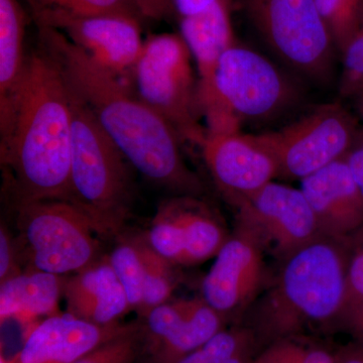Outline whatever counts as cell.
Masks as SVG:
<instances>
[{
  "mask_svg": "<svg viewBox=\"0 0 363 363\" xmlns=\"http://www.w3.org/2000/svg\"><path fill=\"white\" fill-rule=\"evenodd\" d=\"M16 240L28 269L77 274L100 259L99 234L81 208L60 200L16 205Z\"/></svg>",
  "mask_w": 363,
  "mask_h": 363,
  "instance_id": "6",
  "label": "cell"
},
{
  "mask_svg": "<svg viewBox=\"0 0 363 363\" xmlns=\"http://www.w3.org/2000/svg\"><path fill=\"white\" fill-rule=\"evenodd\" d=\"M143 18L154 21L168 20L176 14L173 0H133Z\"/></svg>",
  "mask_w": 363,
  "mask_h": 363,
  "instance_id": "33",
  "label": "cell"
},
{
  "mask_svg": "<svg viewBox=\"0 0 363 363\" xmlns=\"http://www.w3.org/2000/svg\"><path fill=\"white\" fill-rule=\"evenodd\" d=\"M341 241L321 235L285 257L278 281L260 305V335L272 343L341 316L350 259Z\"/></svg>",
  "mask_w": 363,
  "mask_h": 363,
  "instance_id": "3",
  "label": "cell"
},
{
  "mask_svg": "<svg viewBox=\"0 0 363 363\" xmlns=\"http://www.w3.org/2000/svg\"><path fill=\"white\" fill-rule=\"evenodd\" d=\"M359 130L357 118L335 102L320 105L294 123L259 135L276 160L279 177L301 182L343 159Z\"/></svg>",
  "mask_w": 363,
  "mask_h": 363,
  "instance_id": "9",
  "label": "cell"
},
{
  "mask_svg": "<svg viewBox=\"0 0 363 363\" xmlns=\"http://www.w3.org/2000/svg\"><path fill=\"white\" fill-rule=\"evenodd\" d=\"M223 318L203 298L169 300L142 318L143 354L176 363L221 331Z\"/></svg>",
  "mask_w": 363,
  "mask_h": 363,
  "instance_id": "11",
  "label": "cell"
},
{
  "mask_svg": "<svg viewBox=\"0 0 363 363\" xmlns=\"http://www.w3.org/2000/svg\"><path fill=\"white\" fill-rule=\"evenodd\" d=\"M183 229L185 266L202 264L217 255L229 236L223 227L193 197L174 198Z\"/></svg>",
  "mask_w": 363,
  "mask_h": 363,
  "instance_id": "21",
  "label": "cell"
},
{
  "mask_svg": "<svg viewBox=\"0 0 363 363\" xmlns=\"http://www.w3.org/2000/svg\"><path fill=\"white\" fill-rule=\"evenodd\" d=\"M255 336L247 329L221 330L201 350L208 363H253Z\"/></svg>",
  "mask_w": 363,
  "mask_h": 363,
  "instance_id": "27",
  "label": "cell"
},
{
  "mask_svg": "<svg viewBox=\"0 0 363 363\" xmlns=\"http://www.w3.org/2000/svg\"><path fill=\"white\" fill-rule=\"evenodd\" d=\"M180 35L187 44L198 73L200 111L206 121L219 113L214 77L222 55L235 44L231 0H216L201 13L179 18Z\"/></svg>",
  "mask_w": 363,
  "mask_h": 363,
  "instance_id": "15",
  "label": "cell"
},
{
  "mask_svg": "<svg viewBox=\"0 0 363 363\" xmlns=\"http://www.w3.org/2000/svg\"><path fill=\"white\" fill-rule=\"evenodd\" d=\"M339 318L346 328L363 344V302L346 308Z\"/></svg>",
  "mask_w": 363,
  "mask_h": 363,
  "instance_id": "35",
  "label": "cell"
},
{
  "mask_svg": "<svg viewBox=\"0 0 363 363\" xmlns=\"http://www.w3.org/2000/svg\"><path fill=\"white\" fill-rule=\"evenodd\" d=\"M140 18L121 14L67 18L51 28L64 33L86 56L114 77L131 78L142 55Z\"/></svg>",
  "mask_w": 363,
  "mask_h": 363,
  "instance_id": "13",
  "label": "cell"
},
{
  "mask_svg": "<svg viewBox=\"0 0 363 363\" xmlns=\"http://www.w3.org/2000/svg\"><path fill=\"white\" fill-rule=\"evenodd\" d=\"M318 11L335 43L338 52L350 42L363 16V0H315Z\"/></svg>",
  "mask_w": 363,
  "mask_h": 363,
  "instance_id": "28",
  "label": "cell"
},
{
  "mask_svg": "<svg viewBox=\"0 0 363 363\" xmlns=\"http://www.w3.org/2000/svg\"><path fill=\"white\" fill-rule=\"evenodd\" d=\"M358 102V112L363 121V92L357 98Z\"/></svg>",
  "mask_w": 363,
  "mask_h": 363,
  "instance_id": "38",
  "label": "cell"
},
{
  "mask_svg": "<svg viewBox=\"0 0 363 363\" xmlns=\"http://www.w3.org/2000/svg\"><path fill=\"white\" fill-rule=\"evenodd\" d=\"M128 324L98 326L68 313L45 318L26 334L21 350L0 363H74L123 332Z\"/></svg>",
  "mask_w": 363,
  "mask_h": 363,
  "instance_id": "16",
  "label": "cell"
},
{
  "mask_svg": "<svg viewBox=\"0 0 363 363\" xmlns=\"http://www.w3.org/2000/svg\"><path fill=\"white\" fill-rule=\"evenodd\" d=\"M143 362H140V360H138V363H157L156 362H155L154 359H152V358L147 357V355H145V354H143Z\"/></svg>",
  "mask_w": 363,
  "mask_h": 363,
  "instance_id": "39",
  "label": "cell"
},
{
  "mask_svg": "<svg viewBox=\"0 0 363 363\" xmlns=\"http://www.w3.org/2000/svg\"><path fill=\"white\" fill-rule=\"evenodd\" d=\"M362 302H363V247L350 257L347 269L346 300L344 309Z\"/></svg>",
  "mask_w": 363,
  "mask_h": 363,
  "instance_id": "32",
  "label": "cell"
},
{
  "mask_svg": "<svg viewBox=\"0 0 363 363\" xmlns=\"http://www.w3.org/2000/svg\"><path fill=\"white\" fill-rule=\"evenodd\" d=\"M221 133L240 131L242 121H262L297 102L293 80L259 52L235 43L223 55L214 77Z\"/></svg>",
  "mask_w": 363,
  "mask_h": 363,
  "instance_id": "7",
  "label": "cell"
},
{
  "mask_svg": "<svg viewBox=\"0 0 363 363\" xmlns=\"http://www.w3.org/2000/svg\"><path fill=\"white\" fill-rule=\"evenodd\" d=\"M250 20L286 65L315 80H326L336 45L315 0H245Z\"/></svg>",
  "mask_w": 363,
  "mask_h": 363,
  "instance_id": "8",
  "label": "cell"
},
{
  "mask_svg": "<svg viewBox=\"0 0 363 363\" xmlns=\"http://www.w3.org/2000/svg\"><path fill=\"white\" fill-rule=\"evenodd\" d=\"M355 183L363 194V130L360 128L352 147L344 157Z\"/></svg>",
  "mask_w": 363,
  "mask_h": 363,
  "instance_id": "34",
  "label": "cell"
},
{
  "mask_svg": "<svg viewBox=\"0 0 363 363\" xmlns=\"http://www.w3.org/2000/svg\"><path fill=\"white\" fill-rule=\"evenodd\" d=\"M335 363H363V344L341 351L336 355Z\"/></svg>",
  "mask_w": 363,
  "mask_h": 363,
  "instance_id": "37",
  "label": "cell"
},
{
  "mask_svg": "<svg viewBox=\"0 0 363 363\" xmlns=\"http://www.w3.org/2000/svg\"><path fill=\"white\" fill-rule=\"evenodd\" d=\"M143 353L140 322L128 327L94 350H90L74 363H136Z\"/></svg>",
  "mask_w": 363,
  "mask_h": 363,
  "instance_id": "26",
  "label": "cell"
},
{
  "mask_svg": "<svg viewBox=\"0 0 363 363\" xmlns=\"http://www.w3.org/2000/svg\"><path fill=\"white\" fill-rule=\"evenodd\" d=\"M140 238L145 264V291L142 311L138 316L143 318L150 310L169 301L175 291L178 279L175 272V264H171L157 255L147 245L145 238Z\"/></svg>",
  "mask_w": 363,
  "mask_h": 363,
  "instance_id": "25",
  "label": "cell"
},
{
  "mask_svg": "<svg viewBox=\"0 0 363 363\" xmlns=\"http://www.w3.org/2000/svg\"><path fill=\"white\" fill-rule=\"evenodd\" d=\"M340 54L342 70L339 92L343 98H357L363 92V16Z\"/></svg>",
  "mask_w": 363,
  "mask_h": 363,
  "instance_id": "30",
  "label": "cell"
},
{
  "mask_svg": "<svg viewBox=\"0 0 363 363\" xmlns=\"http://www.w3.org/2000/svg\"><path fill=\"white\" fill-rule=\"evenodd\" d=\"M336 355L321 346L306 342L297 336L279 339L269 344L253 363H335Z\"/></svg>",
  "mask_w": 363,
  "mask_h": 363,
  "instance_id": "29",
  "label": "cell"
},
{
  "mask_svg": "<svg viewBox=\"0 0 363 363\" xmlns=\"http://www.w3.org/2000/svg\"><path fill=\"white\" fill-rule=\"evenodd\" d=\"M67 276L26 269L0 283V321L16 320L28 330L45 319L60 314Z\"/></svg>",
  "mask_w": 363,
  "mask_h": 363,
  "instance_id": "19",
  "label": "cell"
},
{
  "mask_svg": "<svg viewBox=\"0 0 363 363\" xmlns=\"http://www.w3.org/2000/svg\"><path fill=\"white\" fill-rule=\"evenodd\" d=\"M193 64L180 33L152 35L145 40L131 79L135 94L175 130L182 143L201 147L207 130L200 123Z\"/></svg>",
  "mask_w": 363,
  "mask_h": 363,
  "instance_id": "5",
  "label": "cell"
},
{
  "mask_svg": "<svg viewBox=\"0 0 363 363\" xmlns=\"http://www.w3.org/2000/svg\"><path fill=\"white\" fill-rule=\"evenodd\" d=\"M179 18L192 16L206 9L216 0H173Z\"/></svg>",
  "mask_w": 363,
  "mask_h": 363,
  "instance_id": "36",
  "label": "cell"
},
{
  "mask_svg": "<svg viewBox=\"0 0 363 363\" xmlns=\"http://www.w3.org/2000/svg\"><path fill=\"white\" fill-rule=\"evenodd\" d=\"M200 149L215 183L236 206L279 177L276 160L259 135L207 133Z\"/></svg>",
  "mask_w": 363,
  "mask_h": 363,
  "instance_id": "12",
  "label": "cell"
},
{
  "mask_svg": "<svg viewBox=\"0 0 363 363\" xmlns=\"http://www.w3.org/2000/svg\"><path fill=\"white\" fill-rule=\"evenodd\" d=\"M38 37L133 169L175 194H201V181L182 156L180 138L161 116L123 80L93 63L63 33L38 26Z\"/></svg>",
  "mask_w": 363,
  "mask_h": 363,
  "instance_id": "1",
  "label": "cell"
},
{
  "mask_svg": "<svg viewBox=\"0 0 363 363\" xmlns=\"http://www.w3.org/2000/svg\"><path fill=\"white\" fill-rule=\"evenodd\" d=\"M37 26L52 28L67 18L121 14L143 20L133 0H23Z\"/></svg>",
  "mask_w": 363,
  "mask_h": 363,
  "instance_id": "22",
  "label": "cell"
},
{
  "mask_svg": "<svg viewBox=\"0 0 363 363\" xmlns=\"http://www.w3.org/2000/svg\"><path fill=\"white\" fill-rule=\"evenodd\" d=\"M71 95L65 74L49 52L39 45L28 54L13 117L0 145L16 205L72 202Z\"/></svg>",
  "mask_w": 363,
  "mask_h": 363,
  "instance_id": "2",
  "label": "cell"
},
{
  "mask_svg": "<svg viewBox=\"0 0 363 363\" xmlns=\"http://www.w3.org/2000/svg\"><path fill=\"white\" fill-rule=\"evenodd\" d=\"M108 259L128 296L131 311L140 314L145 291L142 238H121Z\"/></svg>",
  "mask_w": 363,
  "mask_h": 363,
  "instance_id": "23",
  "label": "cell"
},
{
  "mask_svg": "<svg viewBox=\"0 0 363 363\" xmlns=\"http://www.w3.org/2000/svg\"><path fill=\"white\" fill-rule=\"evenodd\" d=\"M21 257L16 240H14L7 225L2 222L0 227V283H4L23 271L21 269Z\"/></svg>",
  "mask_w": 363,
  "mask_h": 363,
  "instance_id": "31",
  "label": "cell"
},
{
  "mask_svg": "<svg viewBox=\"0 0 363 363\" xmlns=\"http://www.w3.org/2000/svg\"><path fill=\"white\" fill-rule=\"evenodd\" d=\"M262 245L240 225L227 238L202 283V298L222 316L240 310L259 290L264 279Z\"/></svg>",
  "mask_w": 363,
  "mask_h": 363,
  "instance_id": "14",
  "label": "cell"
},
{
  "mask_svg": "<svg viewBox=\"0 0 363 363\" xmlns=\"http://www.w3.org/2000/svg\"><path fill=\"white\" fill-rule=\"evenodd\" d=\"M240 225L285 259L321 236L316 215L301 188L272 181L238 205Z\"/></svg>",
  "mask_w": 363,
  "mask_h": 363,
  "instance_id": "10",
  "label": "cell"
},
{
  "mask_svg": "<svg viewBox=\"0 0 363 363\" xmlns=\"http://www.w3.org/2000/svg\"><path fill=\"white\" fill-rule=\"evenodd\" d=\"M64 300L69 315L98 326L121 323L133 312L108 257L68 277Z\"/></svg>",
  "mask_w": 363,
  "mask_h": 363,
  "instance_id": "18",
  "label": "cell"
},
{
  "mask_svg": "<svg viewBox=\"0 0 363 363\" xmlns=\"http://www.w3.org/2000/svg\"><path fill=\"white\" fill-rule=\"evenodd\" d=\"M26 25L20 0H0V133L11 123L25 76Z\"/></svg>",
  "mask_w": 363,
  "mask_h": 363,
  "instance_id": "20",
  "label": "cell"
},
{
  "mask_svg": "<svg viewBox=\"0 0 363 363\" xmlns=\"http://www.w3.org/2000/svg\"><path fill=\"white\" fill-rule=\"evenodd\" d=\"M152 250L175 266H185V242L173 199L162 203L143 235Z\"/></svg>",
  "mask_w": 363,
  "mask_h": 363,
  "instance_id": "24",
  "label": "cell"
},
{
  "mask_svg": "<svg viewBox=\"0 0 363 363\" xmlns=\"http://www.w3.org/2000/svg\"><path fill=\"white\" fill-rule=\"evenodd\" d=\"M300 188L322 235L343 240L363 226V194L344 157L301 181Z\"/></svg>",
  "mask_w": 363,
  "mask_h": 363,
  "instance_id": "17",
  "label": "cell"
},
{
  "mask_svg": "<svg viewBox=\"0 0 363 363\" xmlns=\"http://www.w3.org/2000/svg\"><path fill=\"white\" fill-rule=\"evenodd\" d=\"M71 90V203L89 217L100 238H117L130 215V164Z\"/></svg>",
  "mask_w": 363,
  "mask_h": 363,
  "instance_id": "4",
  "label": "cell"
}]
</instances>
